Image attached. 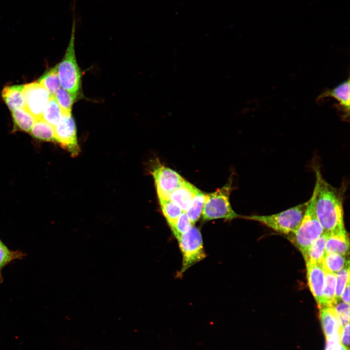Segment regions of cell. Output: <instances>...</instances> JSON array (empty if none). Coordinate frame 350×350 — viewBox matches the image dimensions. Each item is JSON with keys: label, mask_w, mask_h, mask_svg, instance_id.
Here are the masks:
<instances>
[{"label": "cell", "mask_w": 350, "mask_h": 350, "mask_svg": "<svg viewBox=\"0 0 350 350\" xmlns=\"http://www.w3.org/2000/svg\"><path fill=\"white\" fill-rule=\"evenodd\" d=\"M55 141L68 150L71 156L78 155L76 127L71 114H63L59 123L54 127Z\"/></svg>", "instance_id": "ba28073f"}, {"label": "cell", "mask_w": 350, "mask_h": 350, "mask_svg": "<svg viewBox=\"0 0 350 350\" xmlns=\"http://www.w3.org/2000/svg\"><path fill=\"white\" fill-rule=\"evenodd\" d=\"M25 254L19 250H11L4 244L0 245V281H2V270L16 260L21 259Z\"/></svg>", "instance_id": "d4e9b609"}, {"label": "cell", "mask_w": 350, "mask_h": 350, "mask_svg": "<svg viewBox=\"0 0 350 350\" xmlns=\"http://www.w3.org/2000/svg\"><path fill=\"white\" fill-rule=\"evenodd\" d=\"M309 203V200L284 211L267 215L241 216L253 220L284 234H292L299 228Z\"/></svg>", "instance_id": "3957f363"}, {"label": "cell", "mask_w": 350, "mask_h": 350, "mask_svg": "<svg viewBox=\"0 0 350 350\" xmlns=\"http://www.w3.org/2000/svg\"><path fill=\"white\" fill-rule=\"evenodd\" d=\"M182 254V264L179 276L206 256L202 237L198 228L193 226L188 232L177 239Z\"/></svg>", "instance_id": "8992f818"}, {"label": "cell", "mask_w": 350, "mask_h": 350, "mask_svg": "<svg viewBox=\"0 0 350 350\" xmlns=\"http://www.w3.org/2000/svg\"><path fill=\"white\" fill-rule=\"evenodd\" d=\"M207 194L199 190L194 197L192 203L186 211L192 223L194 225L202 213Z\"/></svg>", "instance_id": "603a6c76"}, {"label": "cell", "mask_w": 350, "mask_h": 350, "mask_svg": "<svg viewBox=\"0 0 350 350\" xmlns=\"http://www.w3.org/2000/svg\"><path fill=\"white\" fill-rule=\"evenodd\" d=\"M328 233L324 232L309 246L303 256L306 265L321 264L326 255L325 245Z\"/></svg>", "instance_id": "9a60e30c"}, {"label": "cell", "mask_w": 350, "mask_h": 350, "mask_svg": "<svg viewBox=\"0 0 350 350\" xmlns=\"http://www.w3.org/2000/svg\"><path fill=\"white\" fill-rule=\"evenodd\" d=\"M340 334L336 333L326 340L325 350H349L340 343Z\"/></svg>", "instance_id": "f546056e"}, {"label": "cell", "mask_w": 350, "mask_h": 350, "mask_svg": "<svg viewBox=\"0 0 350 350\" xmlns=\"http://www.w3.org/2000/svg\"><path fill=\"white\" fill-rule=\"evenodd\" d=\"M63 114H71L72 107L76 99L67 90L60 88L54 96Z\"/></svg>", "instance_id": "484cf974"}, {"label": "cell", "mask_w": 350, "mask_h": 350, "mask_svg": "<svg viewBox=\"0 0 350 350\" xmlns=\"http://www.w3.org/2000/svg\"><path fill=\"white\" fill-rule=\"evenodd\" d=\"M307 279L309 289L319 308L324 306L325 271L321 264L306 265Z\"/></svg>", "instance_id": "30bf717a"}, {"label": "cell", "mask_w": 350, "mask_h": 350, "mask_svg": "<svg viewBox=\"0 0 350 350\" xmlns=\"http://www.w3.org/2000/svg\"><path fill=\"white\" fill-rule=\"evenodd\" d=\"M159 200L163 214L172 228L183 210L169 198L160 199Z\"/></svg>", "instance_id": "44dd1931"}, {"label": "cell", "mask_w": 350, "mask_h": 350, "mask_svg": "<svg viewBox=\"0 0 350 350\" xmlns=\"http://www.w3.org/2000/svg\"><path fill=\"white\" fill-rule=\"evenodd\" d=\"M319 309V318L326 340L334 333L341 334L343 327L332 307L324 306Z\"/></svg>", "instance_id": "4fadbf2b"}, {"label": "cell", "mask_w": 350, "mask_h": 350, "mask_svg": "<svg viewBox=\"0 0 350 350\" xmlns=\"http://www.w3.org/2000/svg\"><path fill=\"white\" fill-rule=\"evenodd\" d=\"M193 225L186 212L183 211L178 217L174 227L171 229L175 237L177 239L180 235L189 231Z\"/></svg>", "instance_id": "83f0119b"}, {"label": "cell", "mask_w": 350, "mask_h": 350, "mask_svg": "<svg viewBox=\"0 0 350 350\" xmlns=\"http://www.w3.org/2000/svg\"><path fill=\"white\" fill-rule=\"evenodd\" d=\"M315 193L314 187L301 223L298 230L290 236V241L298 248L303 256L312 244L324 232L315 211Z\"/></svg>", "instance_id": "277c9868"}, {"label": "cell", "mask_w": 350, "mask_h": 350, "mask_svg": "<svg viewBox=\"0 0 350 350\" xmlns=\"http://www.w3.org/2000/svg\"><path fill=\"white\" fill-rule=\"evenodd\" d=\"M316 181L315 208L317 219L327 233L345 229L343 202L346 186L333 187L323 177L320 168L314 167Z\"/></svg>", "instance_id": "6da1fadb"}, {"label": "cell", "mask_w": 350, "mask_h": 350, "mask_svg": "<svg viewBox=\"0 0 350 350\" xmlns=\"http://www.w3.org/2000/svg\"><path fill=\"white\" fill-rule=\"evenodd\" d=\"M23 108L35 119H41L51 97L48 91L38 81L23 85Z\"/></svg>", "instance_id": "52a82bcc"}, {"label": "cell", "mask_w": 350, "mask_h": 350, "mask_svg": "<svg viewBox=\"0 0 350 350\" xmlns=\"http://www.w3.org/2000/svg\"><path fill=\"white\" fill-rule=\"evenodd\" d=\"M13 121L16 129L29 133L35 119L24 108L11 111Z\"/></svg>", "instance_id": "d6986e66"}, {"label": "cell", "mask_w": 350, "mask_h": 350, "mask_svg": "<svg viewBox=\"0 0 350 350\" xmlns=\"http://www.w3.org/2000/svg\"><path fill=\"white\" fill-rule=\"evenodd\" d=\"M340 299L345 303L350 304V281L347 283L341 294Z\"/></svg>", "instance_id": "1f68e13d"}, {"label": "cell", "mask_w": 350, "mask_h": 350, "mask_svg": "<svg viewBox=\"0 0 350 350\" xmlns=\"http://www.w3.org/2000/svg\"><path fill=\"white\" fill-rule=\"evenodd\" d=\"M23 88V85L7 86L2 90V98L11 111L24 107Z\"/></svg>", "instance_id": "2e32d148"}, {"label": "cell", "mask_w": 350, "mask_h": 350, "mask_svg": "<svg viewBox=\"0 0 350 350\" xmlns=\"http://www.w3.org/2000/svg\"><path fill=\"white\" fill-rule=\"evenodd\" d=\"M340 343L347 348L349 349L350 345V323L343 327L340 334Z\"/></svg>", "instance_id": "4dcf8cb0"}, {"label": "cell", "mask_w": 350, "mask_h": 350, "mask_svg": "<svg viewBox=\"0 0 350 350\" xmlns=\"http://www.w3.org/2000/svg\"><path fill=\"white\" fill-rule=\"evenodd\" d=\"M332 97L337 101V109L342 118H349L350 114V79L349 78L330 89L325 90L317 98L319 101L326 97Z\"/></svg>", "instance_id": "8fae6325"}, {"label": "cell", "mask_w": 350, "mask_h": 350, "mask_svg": "<svg viewBox=\"0 0 350 350\" xmlns=\"http://www.w3.org/2000/svg\"><path fill=\"white\" fill-rule=\"evenodd\" d=\"M158 199H167L185 180L175 171L162 165L152 172Z\"/></svg>", "instance_id": "9c48e42d"}, {"label": "cell", "mask_w": 350, "mask_h": 350, "mask_svg": "<svg viewBox=\"0 0 350 350\" xmlns=\"http://www.w3.org/2000/svg\"><path fill=\"white\" fill-rule=\"evenodd\" d=\"M29 133L39 140L55 141L54 127L42 119L35 120Z\"/></svg>", "instance_id": "e0dca14e"}, {"label": "cell", "mask_w": 350, "mask_h": 350, "mask_svg": "<svg viewBox=\"0 0 350 350\" xmlns=\"http://www.w3.org/2000/svg\"><path fill=\"white\" fill-rule=\"evenodd\" d=\"M199 190L186 180L173 192L169 198L179 206L183 211L190 208L193 199Z\"/></svg>", "instance_id": "5bb4252c"}, {"label": "cell", "mask_w": 350, "mask_h": 350, "mask_svg": "<svg viewBox=\"0 0 350 350\" xmlns=\"http://www.w3.org/2000/svg\"><path fill=\"white\" fill-rule=\"evenodd\" d=\"M231 184V182H228L216 192L207 194L202 213L204 220L216 219L231 220L241 217L233 210L229 201Z\"/></svg>", "instance_id": "5b68a950"}, {"label": "cell", "mask_w": 350, "mask_h": 350, "mask_svg": "<svg viewBox=\"0 0 350 350\" xmlns=\"http://www.w3.org/2000/svg\"><path fill=\"white\" fill-rule=\"evenodd\" d=\"M335 311L342 327L350 323V305L341 299L337 300L332 306Z\"/></svg>", "instance_id": "f1b7e54d"}, {"label": "cell", "mask_w": 350, "mask_h": 350, "mask_svg": "<svg viewBox=\"0 0 350 350\" xmlns=\"http://www.w3.org/2000/svg\"><path fill=\"white\" fill-rule=\"evenodd\" d=\"M350 281V263L336 274L335 299H340L341 294Z\"/></svg>", "instance_id": "4316f807"}, {"label": "cell", "mask_w": 350, "mask_h": 350, "mask_svg": "<svg viewBox=\"0 0 350 350\" xmlns=\"http://www.w3.org/2000/svg\"><path fill=\"white\" fill-rule=\"evenodd\" d=\"M63 116V113L55 98L51 96L41 119L54 127L59 123Z\"/></svg>", "instance_id": "ffe728a7"}, {"label": "cell", "mask_w": 350, "mask_h": 350, "mask_svg": "<svg viewBox=\"0 0 350 350\" xmlns=\"http://www.w3.org/2000/svg\"><path fill=\"white\" fill-rule=\"evenodd\" d=\"M348 263L346 256L337 253L326 254L321 263L326 272L336 274L341 270Z\"/></svg>", "instance_id": "ac0fdd59"}, {"label": "cell", "mask_w": 350, "mask_h": 350, "mask_svg": "<svg viewBox=\"0 0 350 350\" xmlns=\"http://www.w3.org/2000/svg\"><path fill=\"white\" fill-rule=\"evenodd\" d=\"M75 3L73 11V22L70 41L64 56L57 66L61 86L76 100L81 88V72L77 62L75 48L76 15Z\"/></svg>", "instance_id": "7a4b0ae2"}, {"label": "cell", "mask_w": 350, "mask_h": 350, "mask_svg": "<svg viewBox=\"0 0 350 350\" xmlns=\"http://www.w3.org/2000/svg\"><path fill=\"white\" fill-rule=\"evenodd\" d=\"M325 288L323 297V307H332L337 301L335 297L336 274L325 271Z\"/></svg>", "instance_id": "cb8c5ba5"}, {"label": "cell", "mask_w": 350, "mask_h": 350, "mask_svg": "<svg viewBox=\"0 0 350 350\" xmlns=\"http://www.w3.org/2000/svg\"><path fill=\"white\" fill-rule=\"evenodd\" d=\"M38 82L45 88L51 96H54L57 90L61 88L57 66L46 71Z\"/></svg>", "instance_id": "7402d4cb"}, {"label": "cell", "mask_w": 350, "mask_h": 350, "mask_svg": "<svg viewBox=\"0 0 350 350\" xmlns=\"http://www.w3.org/2000/svg\"><path fill=\"white\" fill-rule=\"evenodd\" d=\"M4 244V243L2 242V241H1V239H0V244Z\"/></svg>", "instance_id": "d6a6232c"}, {"label": "cell", "mask_w": 350, "mask_h": 350, "mask_svg": "<svg viewBox=\"0 0 350 350\" xmlns=\"http://www.w3.org/2000/svg\"><path fill=\"white\" fill-rule=\"evenodd\" d=\"M328 233L325 245L326 254L334 253L345 256L349 254L350 242L346 229Z\"/></svg>", "instance_id": "7c38bea8"}]
</instances>
